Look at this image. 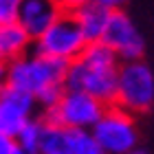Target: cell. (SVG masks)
<instances>
[{"label":"cell","instance_id":"1","mask_svg":"<svg viewBox=\"0 0 154 154\" xmlns=\"http://www.w3.org/2000/svg\"><path fill=\"white\" fill-rule=\"evenodd\" d=\"M130 115H143L154 106V73L143 60L121 62L117 71L115 103Z\"/></svg>","mask_w":154,"mask_h":154},{"label":"cell","instance_id":"2","mask_svg":"<svg viewBox=\"0 0 154 154\" xmlns=\"http://www.w3.org/2000/svg\"><path fill=\"white\" fill-rule=\"evenodd\" d=\"M66 66L68 64L64 62L44 57V55L31 51L20 60H13L11 64H7V84L35 97L46 86H55V84L64 82Z\"/></svg>","mask_w":154,"mask_h":154},{"label":"cell","instance_id":"3","mask_svg":"<svg viewBox=\"0 0 154 154\" xmlns=\"http://www.w3.org/2000/svg\"><path fill=\"white\" fill-rule=\"evenodd\" d=\"M88 42L84 40L73 13H62L38 40H33V53L71 64L84 53Z\"/></svg>","mask_w":154,"mask_h":154},{"label":"cell","instance_id":"4","mask_svg":"<svg viewBox=\"0 0 154 154\" xmlns=\"http://www.w3.org/2000/svg\"><path fill=\"white\" fill-rule=\"evenodd\" d=\"M117 71L119 66H90L82 60H75L66 66L62 86L64 90L86 93L103 106H112L117 95Z\"/></svg>","mask_w":154,"mask_h":154},{"label":"cell","instance_id":"5","mask_svg":"<svg viewBox=\"0 0 154 154\" xmlns=\"http://www.w3.org/2000/svg\"><path fill=\"white\" fill-rule=\"evenodd\" d=\"M103 110L106 106L97 101L95 97L86 93H75V90H64L62 99L53 108L44 110L40 119L68 130H93V125L99 121Z\"/></svg>","mask_w":154,"mask_h":154},{"label":"cell","instance_id":"6","mask_svg":"<svg viewBox=\"0 0 154 154\" xmlns=\"http://www.w3.org/2000/svg\"><path fill=\"white\" fill-rule=\"evenodd\" d=\"M90 132L106 154H128L139 145V128L134 115L125 112L119 106H106L103 115Z\"/></svg>","mask_w":154,"mask_h":154},{"label":"cell","instance_id":"7","mask_svg":"<svg viewBox=\"0 0 154 154\" xmlns=\"http://www.w3.org/2000/svg\"><path fill=\"white\" fill-rule=\"evenodd\" d=\"M101 42L117 55L119 62H134V60H141V57H143V51H145L143 35L139 33L137 24L130 20V16H128L123 9L110 13Z\"/></svg>","mask_w":154,"mask_h":154},{"label":"cell","instance_id":"8","mask_svg":"<svg viewBox=\"0 0 154 154\" xmlns=\"http://www.w3.org/2000/svg\"><path fill=\"white\" fill-rule=\"evenodd\" d=\"M35 97L18 90L13 86H2L0 88V134L13 139L20 132V128L33 119L35 112Z\"/></svg>","mask_w":154,"mask_h":154},{"label":"cell","instance_id":"9","mask_svg":"<svg viewBox=\"0 0 154 154\" xmlns=\"http://www.w3.org/2000/svg\"><path fill=\"white\" fill-rule=\"evenodd\" d=\"M60 16L62 9L55 0H22L16 22L29 33L31 40H38Z\"/></svg>","mask_w":154,"mask_h":154},{"label":"cell","instance_id":"10","mask_svg":"<svg viewBox=\"0 0 154 154\" xmlns=\"http://www.w3.org/2000/svg\"><path fill=\"white\" fill-rule=\"evenodd\" d=\"M33 51V40L18 22L0 24V62L11 64Z\"/></svg>","mask_w":154,"mask_h":154},{"label":"cell","instance_id":"11","mask_svg":"<svg viewBox=\"0 0 154 154\" xmlns=\"http://www.w3.org/2000/svg\"><path fill=\"white\" fill-rule=\"evenodd\" d=\"M73 16H75L77 24H79V31L88 44L90 42H101L108 18H110V11H106L103 7L95 5V2H90L86 7H82L79 11H75Z\"/></svg>","mask_w":154,"mask_h":154},{"label":"cell","instance_id":"12","mask_svg":"<svg viewBox=\"0 0 154 154\" xmlns=\"http://www.w3.org/2000/svg\"><path fill=\"white\" fill-rule=\"evenodd\" d=\"M38 154H73V130L42 121Z\"/></svg>","mask_w":154,"mask_h":154},{"label":"cell","instance_id":"13","mask_svg":"<svg viewBox=\"0 0 154 154\" xmlns=\"http://www.w3.org/2000/svg\"><path fill=\"white\" fill-rule=\"evenodd\" d=\"M40 132H42V119H29L22 128H20V132L16 137H13V143L20 145V148L24 150H31L35 152L38 150V143H40ZM38 154V152H35Z\"/></svg>","mask_w":154,"mask_h":154},{"label":"cell","instance_id":"14","mask_svg":"<svg viewBox=\"0 0 154 154\" xmlns=\"http://www.w3.org/2000/svg\"><path fill=\"white\" fill-rule=\"evenodd\" d=\"M73 154H106L90 130H73Z\"/></svg>","mask_w":154,"mask_h":154},{"label":"cell","instance_id":"15","mask_svg":"<svg viewBox=\"0 0 154 154\" xmlns=\"http://www.w3.org/2000/svg\"><path fill=\"white\" fill-rule=\"evenodd\" d=\"M62 95H64V86H62V84L46 86L44 90H40V93L35 95V103H38L42 110H48V108H53L55 103L62 99Z\"/></svg>","mask_w":154,"mask_h":154},{"label":"cell","instance_id":"16","mask_svg":"<svg viewBox=\"0 0 154 154\" xmlns=\"http://www.w3.org/2000/svg\"><path fill=\"white\" fill-rule=\"evenodd\" d=\"M20 7H22V0H0V24L16 22Z\"/></svg>","mask_w":154,"mask_h":154},{"label":"cell","instance_id":"17","mask_svg":"<svg viewBox=\"0 0 154 154\" xmlns=\"http://www.w3.org/2000/svg\"><path fill=\"white\" fill-rule=\"evenodd\" d=\"M55 2L60 5L62 13H75V11H79L82 7L90 5L93 0H55Z\"/></svg>","mask_w":154,"mask_h":154},{"label":"cell","instance_id":"18","mask_svg":"<svg viewBox=\"0 0 154 154\" xmlns=\"http://www.w3.org/2000/svg\"><path fill=\"white\" fill-rule=\"evenodd\" d=\"M95 5H99V7H103L106 11H121L123 9V5L128 2V0H93Z\"/></svg>","mask_w":154,"mask_h":154},{"label":"cell","instance_id":"19","mask_svg":"<svg viewBox=\"0 0 154 154\" xmlns=\"http://www.w3.org/2000/svg\"><path fill=\"white\" fill-rule=\"evenodd\" d=\"M11 148H13V139L5 137V134H0V154H9Z\"/></svg>","mask_w":154,"mask_h":154},{"label":"cell","instance_id":"20","mask_svg":"<svg viewBox=\"0 0 154 154\" xmlns=\"http://www.w3.org/2000/svg\"><path fill=\"white\" fill-rule=\"evenodd\" d=\"M7 86V64L0 62V88Z\"/></svg>","mask_w":154,"mask_h":154},{"label":"cell","instance_id":"21","mask_svg":"<svg viewBox=\"0 0 154 154\" xmlns=\"http://www.w3.org/2000/svg\"><path fill=\"white\" fill-rule=\"evenodd\" d=\"M9 154H35V152L24 150V148H20V145H16V143H13V148H11V152H9Z\"/></svg>","mask_w":154,"mask_h":154},{"label":"cell","instance_id":"22","mask_svg":"<svg viewBox=\"0 0 154 154\" xmlns=\"http://www.w3.org/2000/svg\"><path fill=\"white\" fill-rule=\"evenodd\" d=\"M128 154H148V152H143V150H139V148H137V150H132V152H128Z\"/></svg>","mask_w":154,"mask_h":154}]
</instances>
